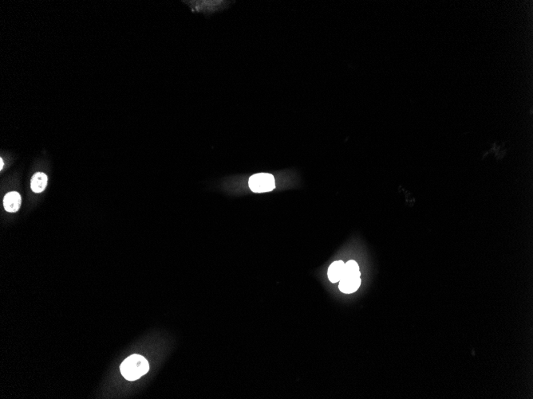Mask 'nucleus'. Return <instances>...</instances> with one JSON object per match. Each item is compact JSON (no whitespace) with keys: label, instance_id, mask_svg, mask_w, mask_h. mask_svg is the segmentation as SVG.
<instances>
[{"label":"nucleus","instance_id":"7","mask_svg":"<svg viewBox=\"0 0 533 399\" xmlns=\"http://www.w3.org/2000/svg\"><path fill=\"white\" fill-rule=\"evenodd\" d=\"M344 276H361L359 267H358V265L356 261H352L351 260V261H348L347 263H345Z\"/></svg>","mask_w":533,"mask_h":399},{"label":"nucleus","instance_id":"5","mask_svg":"<svg viewBox=\"0 0 533 399\" xmlns=\"http://www.w3.org/2000/svg\"><path fill=\"white\" fill-rule=\"evenodd\" d=\"M344 268L345 263L343 261H335L330 265L327 273L330 282L337 283L340 281L344 276Z\"/></svg>","mask_w":533,"mask_h":399},{"label":"nucleus","instance_id":"3","mask_svg":"<svg viewBox=\"0 0 533 399\" xmlns=\"http://www.w3.org/2000/svg\"><path fill=\"white\" fill-rule=\"evenodd\" d=\"M360 276H344L339 281V289L344 294H353L360 287Z\"/></svg>","mask_w":533,"mask_h":399},{"label":"nucleus","instance_id":"2","mask_svg":"<svg viewBox=\"0 0 533 399\" xmlns=\"http://www.w3.org/2000/svg\"><path fill=\"white\" fill-rule=\"evenodd\" d=\"M249 188L253 192H269L276 188L273 175L267 173H259L251 176L249 181Z\"/></svg>","mask_w":533,"mask_h":399},{"label":"nucleus","instance_id":"6","mask_svg":"<svg viewBox=\"0 0 533 399\" xmlns=\"http://www.w3.org/2000/svg\"><path fill=\"white\" fill-rule=\"evenodd\" d=\"M47 185V176L44 173L38 172L31 179V190L35 193H41Z\"/></svg>","mask_w":533,"mask_h":399},{"label":"nucleus","instance_id":"8","mask_svg":"<svg viewBox=\"0 0 533 399\" xmlns=\"http://www.w3.org/2000/svg\"><path fill=\"white\" fill-rule=\"evenodd\" d=\"M3 165H4L3 160H2V159H0V170H2V168H3Z\"/></svg>","mask_w":533,"mask_h":399},{"label":"nucleus","instance_id":"1","mask_svg":"<svg viewBox=\"0 0 533 399\" xmlns=\"http://www.w3.org/2000/svg\"><path fill=\"white\" fill-rule=\"evenodd\" d=\"M120 370L125 378L129 381H134L145 376L149 371V362L145 357L140 355H132L122 362Z\"/></svg>","mask_w":533,"mask_h":399},{"label":"nucleus","instance_id":"4","mask_svg":"<svg viewBox=\"0 0 533 399\" xmlns=\"http://www.w3.org/2000/svg\"><path fill=\"white\" fill-rule=\"evenodd\" d=\"M3 205L7 211L15 213L20 210L21 206V196L18 192H10L6 194L3 199Z\"/></svg>","mask_w":533,"mask_h":399}]
</instances>
